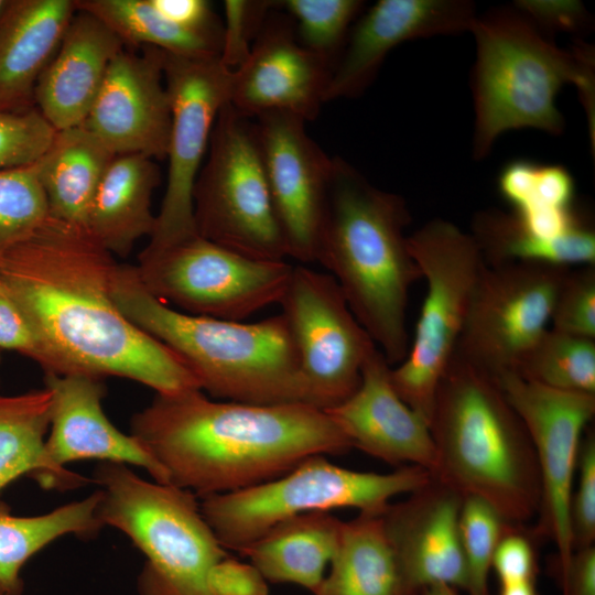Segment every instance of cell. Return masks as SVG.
I'll use <instances>...</instances> for the list:
<instances>
[{
  "label": "cell",
  "mask_w": 595,
  "mask_h": 595,
  "mask_svg": "<svg viewBox=\"0 0 595 595\" xmlns=\"http://www.w3.org/2000/svg\"><path fill=\"white\" fill-rule=\"evenodd\" d=\"M478 13L467 0H380L348 34L333 67L325 102L353 98L372 83L387 55L421 37L469 32Z\"/></svg>",
  "instance_id": "19"
},
{
  "label": "cell",
  "mask_w": 595,
  "mask_h": 595,
  "mask_svg": "<svg viewBox=\"0 0 595 595\" xmlns=\"http://www.w3.org/2000/svg\"><path fill=\"white\" fill-rule=\"evenodd\" d=\"M232 71L214 57L164 52V84L171 105L165 193L149 247H164L196 232L193 191L215 121L230 101Z\"/></svg>",
  "instance_id": "14"
},
{
  "label": "cell",
  "mask_w": 595,
  "mask_h": 595,
  "mask_svg": "<svg viewBox=\"0 0 595 595\" xmlns=\"http://www.w3.org/2000/svg\"><path fill=\"white\" fill-rule=\"evenodd\" d=\"M71 0H10L0 13V110L34 106V89L75 13Z\"/></svg>",
  "instance_id": "24"
},
{
  "label": "cell",
  "mask_w": 595,
  "mask_h": 595,
  "mask_svg": "<svg viewBox=\"0 0 595 595\" xmlns=\"http://www.w3.org/2000/svg\"><path fill=\"white\" fill-rule=\"evenodd\" d=\"M0 348L17 351L52 374V361L0 277Z\"/></svg>",
  "instance_id": "42"
},
{
  "label": "cell",
  "mask_w": 595,
  "mask_h": 595,
  "mask_svg": "<svg viewBox=\"0 0 595 595\" xmlns=\"http://www.w3.org/2000/svg\"><path fill=\"white\" fill-rule=\"evenodd\" d=\"M513 374L548 388L595 394V339L547 328Z\"/></svg>",
  "instance_id": "33"
},
{
  "label": "cell",
  "mask_w": 595,
  "mask_h": 595,
  "mask_svg": "<svg viewBox=\"0 0 595 595\" xmlns=\"http://www.w3.org/2000/svg\"><path fill=\"white\" fill-rule=\"evenodd\" d=\"M0 595H14V594L0 585Z\"/></svg>",
  "instance_id": "50"
},
{
  "label": "cell",
  "mask_w": 595,
  "mask_h": 595,
  "mask_svg": "<svg viewBox=\"0 0 595 595\" xmlns=\"http://www.w3.org/2000/svg\"><path fill=\"white\" fill-rule=\"evenodd\" d=\"M208 585L213 595H270L268 581L260 571L230 555L212 567Z\"/></svg>",
  "instance_id": "45"
},
{
  "label": "cell",
  "mask_w": 595,
  "mask_h": 595,
  "mask_svg": "<svg viewBox=\"0 0 595 595\" xmlns=\"http://www.w3.org/2000/svg\"><path fill=\"white\" fill-rule=\"evenodd\" d=\"M429 428L435 479L463 498L485 500L512 526L537 517L541 484L534 448L494 376L453 354L435 390Z\"/></svg>",
  "instance_id": "4"
},
{
  "label": "cell",
  "mask_w": 595,
  "mask_h": 595,
  "mask_svg": "<svg viewBox=\"0 0 595 595\" xmlns=\"http://www.w3.org/2000/svg\"><path fill=\"white\" fill-rule=\"evenodd\" d=\"M115 256L84 226L51 217L0 253V277L52 361L53 375L120 377L176 394L199 389L184 363L118 307Z\"/></svg>",
  "instance_id": "1"
},
{
  "label": "cell",
  "mask_w": 595,
  "mask_h": 595,
  "mask_svg": "<svg viewBox=\"0 0 595 595\" xmlns=\"http://www.w3.org/2000/svg\"><path fill=\"white\" fill-rule=\"evenodd\" d=\"M123 47L101 20L76 9L34 89L35 108L56 131L84 122L111 61Z\"/></svg>",
  "instance_id": "23"
},
{
  "label": "cell",
  "mask_w": 595,
  "mask_h": 595,
  "mask_svg": "<svg viewBox=\"0 0 595 595\" xmlns=\"http://www.w3.org/2000/svg\"><path fill=\"white\" fill-rule=\"evenodd\" d=\"M99 490L51 512L20 517L0 501V585L14 595L22 593L23 565L52 541L67 534L90 538L105 527L98 516Z\"/></svg>",
  "instance_id": "30"
},
{
  "label": "cell",
  "mask_w": 595,
  "mask_h": 595,
  "mask_svg": "<svg viewBox=\"0 0 595 595\" xmlns=\"http://www.w3.org/2000/svg\"><path fill=\"white\" fill-rule=\"evenodd\" d=\"M52 397L44 387L17 396H0V493L28 475L43 488L71 489L87 479L56 468L46 457L45 436L51 424Z\"/></svg>",
  "instance_id": "28"
},
{
  "label": "cell",
  "mask_w": 595,
  "mask_h": 595,
  "mask_svg": "<svg viewBox=\"0 0 595 595\" xmlns=\"http://www.w3.org/2000/svg\"><path fill=\"white\" fill-rule=\"evenodd\" d=\"M550 323L556 331L595 339V267L569 270L555 296Z\"/></svg>",
  "instance_id": "39"
},
{
  "label": "cell",
  "mask_w": 595,
  "mask_h": 595,
  "mask_svg": "<svg viewBox=\"0 0 595 595\" xmlns=\"http://www.w3.org/2000/svg\"><path fill=\"white\" fill-rule=\"evenodd\" d=\"M416 595H457L456 589L444 584L429 586Z\"/></svg>",
  "instance_id": "49"
},
{
  "label": "cell",
  "mask_w": 595,
  "mask_h": 595,
  "mask_svg": "<svg viewBox=\"0 0 595 595\" xmlns=\"http://www.w3.org/2000/svg\"><path fill=\"white\" fill-rule=\"evenodd\" d=\"M408 245L428 288L414 338L390 378L399 397L429 423L486 264L472 236L445 219L424 224L408 236Z\"/></svg>",
  "instance_id": "9"
},
{
  "label": "cell",
  "mask_w": 595,
  "mask_h": 595,
  "mask_svg": "<svg viewBox=\"0 0 595 595\" xmlns=\"http://www.w3.org/2000/svg\"><path fill=\"white\" fill-rule=\"evenodd\" d=\"M134 269L144 289L169 306L240 322L280 303L293 266L252 259L195 235L164 247L147 246Z\"/></svg>",
  "instance_id": "11"
},
{
  "label": "cell",
  "mask_w": 595,
  "mask_h": 595,
  "mask_svg": "<svg viewBox=\"0 0 595 595\" xmlns=\"http://www.w3.org/2000/svg\"><path fill=\"white\" fill-rule=\"evenodd\" d=\"M47 216L34 164L0 170V253L29 237Z\"/></svg>",
  "instance_id": "37"
},
{
  "label": "cell",
  "mask_w": 595,
  "mask_h": 595,
  "mask_svg": "<svg viewBox=\"0 0 595 595\" xmlns=\"http://www.w3.org/2000/svg\"><path fill=\"white\" fill-rule=\"evenodd\" d=\"M4 4H6V0H4V1H3V0H0V13H1V11H2Z\"/></svg>",
  "instance_id": "51"
},
{
  "label": "cell",
  "mask_w": 595,
  "mask_h": 595,
  "mask_svg": "<svg viewBox=\"0 0 595 595\" xmlns=\"http://www.w3.org/2000/svg\"><path fill=\"white\" fill-rule=\"evenodd\" d=\"M498 187L519 216L572 209L574 181L561 165L513 161L501 171Z\"/></svg>",
  "instance_id": "34"
},
{
  "label": "cell",
  "mask_w": 595,
  "mask_h": 595,
  "mask_svg": "<svg viewBox=\"0 0 595 595\" xmlns=\"http://www.w3.org/2000/svg\"><path fill=\"white\" fill-rule=\"evenodd\" d=\"M571 267L517 261L484 269L454 354L496 379L516 372L548 328Z\"/></svg>",
  "instance_id": "12"
},
{
  "label": "cell",
  "mask_w": 595,
  "mask_h": 595,
  "mask_svg": "<svg viewBox=\"0 0 595 595\" xmlns=\"http://www.w3.org/2000/svg\"><path fill=\"white\" fill-rule=\"evenodd\" d=\"M547 37L556 33H580L591 30V15L575 0H521L512 4Z\"/></svg>",
  "instance_id": "43"
},
{
  "label": "cell",
  "mask_w": 595,
  "mask_h": 595,
  "mask_svg": "<svg viewBox=\"0 0 595 595\" xmlns=\"http://www.w3.org/2000/svg\"><path fill=\"white\" fill-rule=\"evenodd\" d=\"M74 3L76 9L101 20L125 45H144L186 57L219 56L223 35L180 26L164 18L151 0H76Z\"/></svg>",
  "instance_id": "32"
},
{
  "label": "cell",
  "mask_w": 595,
  "mask_h": 595,
  "mask_svg": "<svg viewBox=\"0 0 595 595\" xmlns=\"http://www.w3.org/2000/svg\"><path fill=\"white\" fill-rule=\"evenodd\" d=\"M391 366L376 347L366 358L357 390L326 411L353 447L392 465L435 469L429 423L396 392Z\"/></svg>",
  "instance_id": "21"
},
{
  "label": "cell",
  "mask_w": 595,
  "mask_h": 595,
  "mask_svg": "<svg viewBox=\"0 0 595 595\" xmlns=\"http://www.w3.org/2000/svg\"><path fill=\"white\" fill-rule=\"evenodd\" d=\"M226 104L193 191L196 232L242 256L283 261L288 247L272 204L256 121Z\"/></svg>",
  "instance_id": "10"
},
{
  "label": "cell",
  "mask_w": 595,
  "mask_h": 595,
  "mask_svg": "<svg viewBox=\"0 0 595 595\" xmlns=\"http://www.w3.org/2000/svg\"><path fill=\"white\" fill-rule=\"evenodd\" d=\"M469 235L487 267L517 261L593 266L595 261V235L585 225L559 240H544L530 234L515 214L489 208L474 216Z\"/></svg>",
  "instance_id": "31"
},
{
  "label": "cell",
  "mask_w": 595,
  "mask_h": 595,
  "mask_svg": "<svg viewBox=\"0 0 595 595\" xmlns=\"http://www.w3.org/2000/svg\"><path fill=\"white\" fill-rule=\"evenodd\" d=\"M164 51L122 50L110 63L100 90L80 125L115 155L166 156L171 105L164 84Z\"/></svg>",
  "instance_id": "17"
},
{
  "label": "cell",
  "mask_w": 595,
  "mask_h": 595,
  "mask_svg": "<svg viewBox=\"0 0 595 595\" xmlns=\"http://www.w3.org/2000/svg\"><path fill=\"white\" fill-rule=\"evenodd\" d=\"M577 484L570 502L573 550L594 545L595 541V434L583 435L577 456Z\"/></svg>",
  "instance_id": "41"
},
{
  "label": "cell",
  "mask_w": 595,
  "mask_h": 595,
  "mask_svg": "<svg viewBox=\"0 0 595 595\" xmlns=\"http://www.w3.org/2000/svg\"><path fill=\"white\" fill-rule=\"evenodd\" d=\"M131 435L170 484L199 498L268 482L314 455L353 448L324 410L213 401L199 389L156 394L132 416Z\"/></svg>",
  "instance_id": "2"
},
{
  "label": "cell",
  "mask_w": 595,
  "mask_h": 595,
  "mask_svg": "<svg viewBox=\"0 0 595 595\" xmlns=\"http://www.w3.org/2000/svg\"><path fill=\"white\" fill-rule=\"evenodd\" d=\"M314 595H412L382 513L359 512L343 521L337 550Z\"/></svg>",
  "instance_id": "29"
},
{
  "label": "cell",
  "mask_w": 595,
  "mask_h": 595,
  "mask_svg": "<svg viewBox=\"0 0 595 595\" xmlns=\"http://www.w3.org/2000/svg\"><path fill=\"white\" fill-rule=\"evenodd\" d=\"M511 526L485 500L474 496L463 498L459 538L468 576V595H489L488 575L494 553Z\"/></svg>",
  "instance_id": "36"
},
{
  "label": "cell",
  "mask_w": 595,
  "mask_h": 595,
  "mask_svg": "<svg viewBox=\"0 0 595 595\" xmlns=\"http://www.w3.org/2000/svg\"><path fill=\"white\" fill-rule=\"evenodd\" d=\"M498 595H538L536 582H522L510 585H500Z\"/></svg>",
  "instance_id": "48"
},
{
  "label": "cell",
  "mask_w": 595,
  "mask_h": 595,
  "mask_svg": "<svg viewBox=\"0 0 595 595\" xmlns=\"http://www.w3.org/2000/svg\"><path fill=\"white\" fill-rule=\"evenodd\" d=\"M469 32L476 44L470 79L475 160L485 159L509 130L561 134L564 117L555 98L565 84L577 88L594 145L595 57L589 44L558 47L513 6L477 14Z\"/></svg>",
  "instance_id": "6"
},
{
  "label": "cell",
  "mask_w": 595,
  "mask_h": 595,
  "mask_svg": "<svg viewBox=\"0 0 595 595\" xmlns=\"http://www.w3.org/2000/svg\"><path fill=\"white\" fill-rule=\"evenodd\" d=\"M343 521L316 511L283 520L238 551L268 582L299 585L313 595L338 547Z\"/></svg>",
  "instance_id": "26"
},
{
  "label": "cell",
  "mask_w": 595,
  "mask_h": 595,
  "mask_svg": "<svg viewBox=\"0 0 595 595\" xmlns=\"http://www.w3.org/2000/svg\"><path fill=\"white\" fill-rule=\"evenodd\" d=\"M111 294L132 323L184 363L202 391L244 403L307 404L298 349L282 313L256 323L187 314L150 294L134 266L121 263Z\"/></svg>",
  "instance_id": "5"
},
{
  "label": "cell",
  "mask_w": 595,
  "mask_h": 595,
  "mask_svg": "<svg viewBox=\"0 0 595 595\" xmlns=\"http://www.w3.org/2000/svg\"><path fill=\"white\" fill-rule=\"evenodd\" d=\"M94 480L102 524L122 531L147 558L139 595H213L209 572L229 554L194 493L144 480L121 463L101 462Z\"/></svg>",
  "instance_id": "7"
},
{
  "label": "cell",
  "mask_w": 595,
  "mask_h": 595,
  "mask_svg": "<svg viewBox=\"0 0 595 595\" xmlns=\"http://www.w3.org/2000/svg\"><path fill=\"white\" fill-rule=\"evenodd\" d=\"M51 392L50 434L45 453L56 468L82 459L134 465L156 483L170 484L162 466L131 434L118 430L102 409V379L86 375H45Z\"/></svg>",
  "instance_id": "22"
},
{
  "label": "cell",
  "mask_w": 595,
  "mask_h": 595,
  "mask_svg": "<svg viewBox=\"0 0 595 595\" xmlns=\"http://www.w3.org/2000/svg\"><path fill=\"white\" fill-rule=\"evenodd\" d=\"M153 7L171 22L185 29L223 35V23L205 0H151Z\"/></svg>",
  "instance_id": "46"
},
{
  "label": "cell",
  "mask_w": 595,
  "mask_h": 595,
  "mask_svg": "<svg viewBox=\"0 0 595 595\" xmlns=\"http://www.w3.org/2000/svg\"><path fill=\"white\" fill-rule=\"evenodd\" d=\"M298 349L307 404L328 410L359 387L376 344L329 273L293 267L280 301Z\"/></svg>",
  "instance_id": "13"
},
{
  "label": "cell",
  "mask_w": 595,
  "mask_h": 595,
  "mask_svg": "<svg viewBox=\"0 0 595 595\" xmlns=\"http://www.w3.org/2000/svg\"><path fill=\"white\" fill-rule=\"evenodd\" d=\"M463 497L435 479L390 502L382 512L388 539L412 595L444 584L467 591L468 576L459 538Z\"/></svg>",
  "instance_id": "20"
},
{
  "label": "cell",
  "mask_w": 595,
  "mask_h": 595,
  "mask_svg": "<svg viewBox=\"0 0 595 595\" xmlns=\"http://www.w3.org/2000/svg\"><path fill=\"white\" fill-rule=\"evenodd\" d=\"M281 3L296 22L294 32L299 42L334 67L364 1L285 0Z\"/></svg>",
  "instance_id": "35"
},
{
  "label": "cell",
  "mask_w": 595,
  "mask_h": 595,
  "mask_svg": "<svg viewBox=\"0 0 595 595\" xmlns=\"http://www.w3.org/2000/svg\"><path fill=\"white\" fill-rule=\"evenodd\" d=\"M562 595H595V547L574 551L569 567L559 577Z\"/></svg>",
  "instance_id": "47"
},
{
  "label": "cell",
  "mask_w": 595,
  "mask_h": 595,
  "mask_svg": "<svg viewBox=\"0 0 595 595\" xmlns=\"http://www.w3.org/2000/svg\"><path fill=\"white\" fill-rule=\"evenodd\" d=\"M115 156L83 126L56 131L34 163L48 215L85 227L96 191Z\"/></svg>",
  "instance_id": "27"
},
{
  "label": "cell",
  "mask_w": 595,
  "mask_h": 595,
  "mask_svg": "<svg viewBox=\"0 0 595 595\" xmlns=\"http://www.w3.org/2000/svg\"><path fill=\"white\" fill-rule=\"evenodd\" d=\"M55 132L35 107L19 112L0 110V170L34 164Z\"/></svg>",
  "instance_id": "38"
},
{
  "label": "cell",
  "mask_w": 595,
  "mask_h": 595,
  "mask_svg": "<svg viewBox=\"0 0 595 595\" xmlns=\"http://www.w3.org/2000/svg\"><path fill=\"white\" fill-rule=\"evenodd\" d=\"M273 3L264 0L224 1L219 60L228 69L234 72L246 61Z\"/></svg>",
  "instance_id": "40"
},
{
  "label": "cell",
  "mask_w": 595,
  "mask_h": 595,
  "mask_svg": "<svg viewBox=\"0 0 595 595\" xmlns=\"http://www.w3.org/2000/svg\"><path fill=\"white\" fill-rule=\"evenodd\" d=\"M159 183L160 170L153 159L116 155L89 207L86 230L113 256L127 257L139 239L153 232L151 201Z\"/></svg>",
  "instance_id": "25"
},
{
  "label": "cell",
  "mask_w": 595,
  "mask_h": 595,
  "mask_svg": "<svg viewBox=\"0 0 595 595\" xmlns=\"http://www.w3.org/2000/svg\"><path fill=\"white\" fill-rule=\"evenodd\" d=\"M420 466L407 465L380 474L338 466L325 455L305 458L268 482L201 497L204 518L226 550L238 552L289 518L339 508L382 513L390 501L431 479Z\"/></svg>",
  "instance_id": "8"
},
{
  "label": "cell",
  "mask_w": 595,
  "mask_h": 595,
  "mask_svg": "<svg viewBox=\"0 0 595 595\" xmlns=\"http://www.w3.org/2000/svg\"><path fill=\"white\" fill-rule=\"evenodd\" d=\"M332 71L299 42L286 17L270 12L248 57L232 73L229 102L249 118L283 111L312 121L325 102Z\"/></svg>",
  "instance_id": "18"
},
{
  "label": "cell",
  "mask_w": 595,
  "mask_h": 595,
  "mask_svg": "<svg viewBox=\"0 0 595 595\" xmlns=\"http://www.w3.org/2000/svg\"><path fill=\"white\" fill-rule=\"evenodd\" d=\"M511 526L500 539L491 562L500 585L534 581L538 572L537 554L529 537Z\"/></svg>",
  "instance_id": "44"
},
{
  "label": "cell",
  "mask_w": 595,
  "mask_h": 595,
  "mask_svg": "<svg viewBox=\"0 0 595 595\" xmlns=\"http://www.w3.org/2000/svg\"><path fill=\"white\" fill-rule=\"evenodd\" d=\"M497 380L534 448L541 484L534 534L554 543L560 577L574 553L570 502L583 432L595 414V394L548 388L513 372Z\"/></svg>",
  "instance_id": "15"
},
{
  "label": "cell",
  "mask_w": 595,
  "mask_h": 595,
  "mask_svg": "<svg viewBox=\"0 0 595 595\" xmlns=\"http://www.w3.org/2000/svg\"><path fill=\"white\" fill-rule=\"evenodd\" d=\"M410 221L403 197L374 186L342 158L333 159L316 262L331 272L390 366L409 351V293L422 278L404 234Z\"/></svg>",
  "instance_id": "3"
},
{
  "label": "cell",
  "mask_w": 595,
  "mask_h": 595,
  "mask_svg": "<svg viewBox=\"0 0 595 595\" xmlns=\"http://www.w3.org/2000/svg\"><path fill=\"white\" fill-rule=\"evenodd\" d=\"M270 195L289 257L316 262L326 219L333 159L283 111L256 117Z\"/></svg>",
  "instance_id": "16"
}]
</instances>
